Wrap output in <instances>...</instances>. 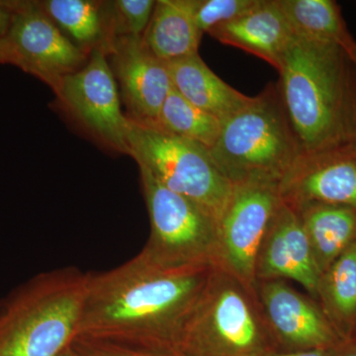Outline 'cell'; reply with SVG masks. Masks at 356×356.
<instances>
[{"label": "cell", "mask_w": 356, "mask_h": 356, "mask_svg": "<svg viewBox=\"0 0 356 356\" xmlns=\"http://www.w3.org/2000/svg\"><path fill=\"white\" fill-rule=\"evenodd\" d=\"M58 99L95 139L129 154V119L121 109L117 81L108 53L96 48L81 69L65 76L56 90Z\"/></svg>", "instance_id": "9c48e42d"}, {"label": "cell", "mask_w": 356, "mask_h": 356, "mask_svg": "<svg viewBox=\"0 0 356 356\" xmlns=\"http://www.w3.org/2000/svg\"><path fill=\"white\" fill-rule=\"evenodd\" d=\"M195 0H159L143 41L163 62L198 54L202 33L194 17Z\"/></svg>", "instance_id": "2e32d148"}, {"label": "cell", "mask_w": 356, "mask_h": 356, "mask_svg": "<svg viewBox=\"0 0 356 356\" xmlns=\"http://www.w3.org/2000/svg\"><path fill=\"white\" fill-rule=\"evenodd\" d=\"M278 187L282 202L294 211L316 204L356 210V142L301 153Z\"/></svg>", "instance_id": "30bf717a"}, {"label": "cell", "mask_w": 356, "mask_h": 356, "mask_svg": "<svg viewBox=\"0 0 356 356\" xmlns=\"http://www.w3.org/2000/svg\"><path fill=\"white\" fill-rule=\"evenodd\" d=\"M14 14L13 1H0V43L10 29Z\"/></svg>", "instance_id": "cb8c5ba5"}, {"label": "cell", "mask_w": 356, "mask_h": 356, "mask_svg": "<svg viewBox=\"0 0 356 356\" xmlns=\"http://www.w3.org/2000/svg\"><path fill=\"white\" fill-rule=\"evenodd\" d=\"M269 324L289 343L318 346L331 343L334 334L323 314L284 283L269 281L261 290Z\"/></svg>", "instance_id": "5bb4252c"}, {"label": "cell", "mask_w": 356, "mask_h": 356, "mask_svg": "<svg viewBox=\"0 0 356 356\" xmlns=\"http://www.w3.org/2000/svg\"><path fill=\"white\" fill-rule=\"evenodd\" d=\"M218 168L233 184L266 180L280 184L301 154L277 86L257 96L222 122L209 149Z\"/></svg>", "instance_id": "277c9868"}, {"label": "cell", "mask_w": 356, "mask_h": 356, "mask_svg": "<svg viewBox=\"0 0 356 356\" xmlns=\"http://www.w3.org/2000/svg\"><path fill=\"white\" fill-rule=\"evenodd\" d=\"M172 88L187 102L222 122L243 108L250 96L225 83L199 54L166 63Z\"/></svg>", "instance_id": "9a60e30c"}, {"label": "cell", "mask_w": 356, "mask_h": 356, "mask_svg": "<svg viewBox=\"0 0 356 356\" xmlns=\"http://www.w3.org/2000/svg\"><path fill=\"white\" fill-rule=\"evenodd\" d=\"M111 356H152L151 355H147V353H143L140 351H135L134 350H129V348H116V350L114 351L113 353L109 355Z\"/></svg>", "instance_id": "d4e9b609"}, {"label": "cell", "mask_w": 356, "mask_h": 356, "mask_svg": "<svg viewBox=\"0 0 356 356\" xmlns=\"http://www.w3.org/2000/svg\"><path fill=\"white\" fill-rule=\"evenodd\" d=\"M318 292L339 320L348 322L356 315V240L322 275Z\"/></svg>", "instance_id": "44dd1931"}, {"label": "cell", "mask_w": 356, "mask_h": 356, "mask_svg": "<svg viewBox=\"0 0 356 356\" xmlns=\"http://www.w3.org/2000/svg\"><path fill=\"white\" fill-rule=\"evenodd\" d=\"M140 172L151 222V234L143 250L170 266H218L216 220L191 199L159 184L144 168Z\"/></svg>", "instance_id": "8992f818"}, {"label": "cell", "mask_w": 356, "mask_h": 356, "mask_svg": "<svg viewBox=\"0 0 356 356\" xmlns=\"http://www.w3.org/2000/svg\"><path fill=\"white\" fill-rule=\"evenodd\" d=\"M295 37L339 44L353 53V39L341 7L332 0H277Z\"/></svg>", "instance_id": "ac0fdd59"}, {"label": "cell", "mask_w": 356, "mask_h": 356, "mask_svg": "<svg viewBox=\"0 0 356 356\" xmlns=\"http://www.w3.org/2000/svg\"><path fill=\"white\" fill-rule=\"evenodd\" d=\"M154 6L153 0H117L105 4L110 43L120 37H143Z\"/></svg>", "instance_id": "7402d4cb"}, {"label": "cell", "mask_w": 356, "mask_h": 356, "mask_svg": "<svg viewBox=\"0 0 356 356\" xmlns=\"http://www.w3.org/2000/svg\"><path fill=\"white\" fill-rule=\"evenodd\" d=\"M0 64H4L3 58H2L1 56H0Z\"/></svg>", "instance_id": "f1b7e54d"}, {"label": "cell", "mask_w": 356, "mask_h": 356, "mask_svg": "<svg viewBox=\"0 0 356 356\" xmlns=\"http://www.w3.org/2000/svg\"><path fill=\"white\" fill-rule=\"evenodd\" d=\"M10 29L0 43L4 64H13L57 90L63 79L88 62L89 54L65 36L37 1H13Z\"/></svg>", "instance_id": "ba28073f"}, {"label": "cell", "mask_w": 356, "mask_h": 356, "mask_svg": "<svg viewBox=\"0 0 356 356\" xmlns=\"http://www.w3.org/2000/svg\"><path fill=\"white\" fill-rule=\"evenodd\" d=\"M278 184L266 180L234 184L233 195L218 224V266L250 290L257 280L262 242L282 204Z\"/></svg>", "instance_id": "52a82bcc"}, {"label": "cell", "mask_w": 356, "mask_h": 356, "mask_svg": "<svg viewBox=\"0 0 356 356\" xmlns=\"http://www.w3.org/2000/svg\"><path fill=\"white\" fill-rule=\"evenodd\" d=\"M209 35L266 60L277 70L295 39L277 0H259L242 17L215 28Z\"/></svg>", "instance_id": "4fadbf2b"}, {"label": "cell", "mask_w": 356, "mask_h": 356, "mask_svg": "<svg viewBox=\"0 0 356 356\" xmlns=\"http://www.w3.org/2000/svg\"><path fill=\"white\" fill-rule=\"evenodd\" d=\"M278 72L281 102L302 153L356 142V65L337 44L295 37Z\"/></svg>", "instance_id": "7a4b0ae2"}, {"label": "cell", "mask_w": 356, "mask_h": 356, "mask_svg": "<svg viewBox=\"0 0 356 356\" xmlns=\"http://www.w3.org/2000/svg\"><path fill=\"white\" fill-rule=\"evenodd\" d=\"M344 356H356V353H348V355Z\"/></svg>", "instance_id": "83f0119b"}, {"label": "cell", "mask_w": 356, "mask_h": 356, "mask_svg": "<svg viewBox=\"0 0 356 356\" xmlns=\"http://www.w3.org/2000/svg\"><path fill=\"white\" fill-rule=\"evenodd\" d=\"M278 356H327L324 351L321 350H312L307 351H300V353H288V355H282Z\"/></svg>", "instance_id": "484cf974"}, {"label": "cell", "mask_w": 356, "mask_h": 356, "mask_svg": "<svg viewBox=\"0 0 356 356\" xmlns=\"http://www.w3.org/2000/svg\"><path fill=\"white\" fill-rule=\"evenodd\" d=\"M259 0H195L194 17L201 33L242 17L259 4Z\"/></svg>", "instance_id": "603a6c76"}, {"label": "cell", "mask_w": 356, "mask_h": 356, "mask_svg": "<svg viewBox=\"0 0 356 356\" xmlns=\"http://www.w3.org/2000/svg\"><path fill=\"white\" fill-rule=\"evenodd\" d=\"M295 212L303 224L316 264L323 275L356 240V210L316 204Z\"/></svg>", "instance_id": "e0dca14e"}, {"label": "cell", "mask_w": 356, "mask_h": 356, "mask_svg": "<svg viewBox=\"0 0 356 356\" xmlns=\"http://www.w3.org/2000/svg\"><path fill=\"white\" fill-rule=\"evenodd\" d=\"M351 57H353V60H355L356 65V48L353 50V53H351Z\"/></svg>", "instance_id": "4316f807"}, {"label": "cell", "mask_w": 356, "mask_h": 356, "mask_svg": "<svg viewBox=\"0 0 356 356\" xmlns=\"http://www.w3.org/2000/svg\"><path fill=\"white\" fill-rule=\"evenodd\" d=\"M127 140L129 154L140 168L166 188L197 204L219 224L233 195L234 184L218 168L207 147L130 119Z\"/></svg>", "instance_id": "5b68a950"}, {"label": "cell", "mask_w": 356, "mask_h": 356, "mask_svg": "<svg viewBox=\"0 0 356 356\" xmlns=\"http://www.w3.org/2000/svg\"><path fill=\"white\" fill-rule=\"evenodd\" d=\"M156 126L210 149L221 132L222 121L187 102L172 88L161 106Z\"/></svg>", "instance_id": "ffe728a7"}, {"label": "cell", "mask_w": 356, "mask_h": 356, "mask_svg": "<svg viewBox=\"0 0 356 356\" xmlns=\"http://www.w3.org/2000/svg\"><path fill=\"white\" fill-rule=\"evenodd\" d=\"M88 273L37 274L0 300V356H58L76 339Z\"/></svg>", "instance_id": "3957f363"}, {"label": "cell", "mask_w": 356, "mask_h": 356, "mask_svg": "<svg viewBox=\"0 0 356 356\" xmlns=\"http://www.w3.org/2000/svg\"><path fill=\"white\" fill-rule=\"evenodd\" d=\"M259 280L289 278L317 294L321 275L299 215L282 202L262 242L257 264Z\"/></svg>", "instance_id": "7c38bea8"}, {"label": "cell", "mask_w": 356, "mask_h": 356, "mask_svg": "<svg viewBox=\"0 0 356 356\" xmlns=\"http://www.w3.org/2000/svg\"><path fill=\"white\" fill-rule=\"evenodd\" d=\"M218 266H170L144 250L121 266L88 273L76 339L177 343Z\"/></svg>", "instance_id": "6da1fadb"}, {"label": "cell", "mask_w": 356, "mask_h": 356, "mask_svg": "<svg viewBox=\"0 0 356 356\" xmlns=\"http://www.w3.org/2000/svg\"><path fill=\"white\" fill-rule=\"evenodd\" d=\"M108 60L127 107L126 116L136 123L156 126L172 88L166 63L147 48L143 37L112 40Z\"/></svg>", "instance_id": "8fae6325"}, {"label": "cell", "mask_w": 356, "mask_h": 356, "mask_svg": "<svg viewBox=\"0 0 356 356\" xmlns=\"http://www.w3.org/2000/svg\"><path fill=\"white\" fill-rule=\"evenodd\" d=\"M37 4L81 50L90 54L96 48H104L108 53V29L103 2L44 0Z\"/></svg>", "instance_id": "d6986e66"}]
</instances>
